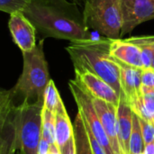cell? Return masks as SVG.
Instances as JSON below:
<instances>
[{"instance_id": "6da1fadb", "label": "cell", "mask_w": 154, "mask_h": 154, "mask_svg": "<svg viewBox=\"0 0 154 154\" xmlns=\"http://www.w3.org/2000/svg\"><path fill=\"white\" fill-rule=\"evenodd\" d=\"M22 13L33 25L39 42L55 38L75 42L95 38L73 0H30Z\"/></svg>"}, {"instance_id": "7a4b0ae2", "label": "cell", "mask_w": 154, "mask_h": 154, "mask_svg": "<svg viewBox=\"0 0 154 154\" xmlns=\"http://www.w3.org/2000/svg\"><path fill=\"white\" fill-rule=\"evenodd\" d=\"M111 39L94 38L88 41L70 42L66 47L74 70L89 71L110 85L120 96V69L110 55Z\"/></svg>"}, {"instance_id": "3957f363", "label": "cell", "mask_w": 154, "mask_h": 154, "mask_svg": "<svg viewBox=\"0 0 154 154\" xmlns=\"http://www.w3.org/2000/svg\"><path fill=\"white\" fill-rule=\"evenodd\" d=\"M23 58L22 74L12 88L15 100L22 99L21 103H43L44 92L51 80L43 52V41H40L32 51L23 52Z\"/></svg>"}, {"instance_id": "277c9868", "label": "cell", "mask_w": 154, "mask_h": 154, "mask_svg": "<svg viewBox=\"0 0 154 154\" xmlns=\"http://www.w3.org/2000/svg\"><path fill=\"white\" fill-rule=\"evenodd\" d=\"M82 13L88 29L111 40L121 39L120 0H84Z\"/></svg>"}, {"instance_id": "5b68a950", "label": "cell", "mask_w": 154, "mask_h": 154, "mask_svg": "<svg viewBox=\"0 0 154 154\" xmlns=\"http://www.w3.org/2000/svg\"><path fill=\"white\" fill-rule=\"evenodd\" d=\"M18 140L19 151L23 154H38L42 137L43 103L18 104Z\"/></svg>"}, {"instance_id": "8992f818", "label": "cell", "mask_w": 154, "mask_h": 154, "mask_svg": "<svg viewBox=\"0 0 154 154\" xmlns=\"http://www.w3.org/2000/svg\"><path fill=\"white\" fill-rule=\"evenodd\" d=\"M18 105L12 91L0 88V154L19 151Z\"/></svg>"}, {"instance_id": "52a82bcc", "label": "cell", "mask_w": 154, "mask_h": 154, "mask_svg": "<svg viewBox=\"0 0 154 154\" xmlns=\"http://www.w3.org/2000/svg\"><path fill=\"white\" fill-rule=\"evenodd\" d=\"M69 87L85 124L89 127L92 134L104 149L106 154H115L109 139L94 107L92 96L77 79H70L69 81Z\"/></svg>"}, {"instance_id": "ba28073f", "label": "cell", "mask_w": 154, "mask_h": 154, "mask_svg": "<svg viewBox=\"0 0 154 154\" xmlns=\"http://www.w3.org/2000/svg\"><path fill=\"white\" fill-rule=\"evenodd\" d=\"M122 14L121 37L139 24L154 19V0H120Z\"/></svg>"}, {"instance_id": "9c48e42d", "label": "cell", "mask_w": 154, "mask_h": 154, "mask_svg": "<svg viewBox=\"0 0 154 154\" xmlns=\"http://www.w3.org/2000/svg\"><path fill=\"white\" fill-rule=\"evenodd\" d=\"M8 27L14 43L22 52L32 51L36 47V31L22 12L10 14Z\"/></svg>"}, {"instance_id": "30bf717a", "label": "cell", "mask_w": 154, "mask_h": 154, "mask_svg": "<svg viewBox=\"0 0 154 154\" xmlns=\"http://www.w3.org/2000/svg\"><path fill=\"white\" fill-rule=\"evenodd\" d=\"M75 79H77L89 94L96 98L102 99L118 106L119 95L115 89L102 79L87 70H75Z\"/></svg>"}, {"instance_id": "8fae6325", "label": "cell", "mask_w": 154, "mask_h": 154, "mask_svg": "<svg viewBox=\"0 0 154 154\" xmlns=\"http://www.w3.org/2000/svg\"><path fill=\"white\" fill-rule=\"evenodd\" d=\"M92 102L96 109V112L99 117V120L102 124V126L109 139L114 152L115 154H122L117 136V107L112 105L111 103L93 97Z\"/></svg>"}, {"instance_id": "7c38bea8", "label": "cell", "mask_w": 154, "mask_h": 154, "mask_svg": "<svg viewBox=\"0 0 154 154\" xmlns=\"http://www.w3.org/2000/svg\"><path fill=\"white\" fill-rule=\"evenodd\" d=\"M117 119V136L122 154H130V136L133 125V109L121 91L119 96V103L116 109Z\"/></svg>"}, {"instance_id": "4fadbf2b", "label": "cell", "mask_w": 154, "mask_h": 154, "mask_svg": "<svg viewBox=\"0 0 154 154\" xmlns=\"http://www.w3.org/2000/svg\"><path fill=\"white\" fill-rule=\"evenodd\" d=\"M115 60L120 69L121 91L125 93L126 99L132 106L134 105L139 95L141 94L143 69L125 64L116 59Z\"/></svg>"}, {"instance_id": "5bb4252c", "label": "cell", "mask_w": 154, "mask_h": 154, "mask_svg": "<svg viewBox=\"0 0 154 154\" xmlns=\"http://www.w3.org/2000/svg\"><path fill=\"white\" fill-rule=\"evenodd\" d=\"M110 55L125 64L143 69L140 49L126 39L112 40L110 43Z\"/></svg>"}, {"instance_id": "9a60e30c", "label": "cell", "mask_w": 154, "mask_h": 154, "mask_svg": "<svg viewBox=\"0 0 154 154\" xmlns=\"http://www.w3.org/2000/svg\"><path fill=\"white\" fill-rule=\"evenodd\" d=\"M55 136L56 144L60 151L73 137V125L62 101L59 104L55 112Z\"/></svg>"}, {"instance_id": "2e32d148", "label": "cell", "mask_w": 154, "mask_h": 154, "mask_svg": "<svg viewBox=\"0 0 154 154\" xmlns=\"http://www.w3.org/2000/svg\"><path fill=\"white\" fill-rule=\"evenodd\" d=\"M133 111L141 118L153 122L154 120V89L143 86L141 94L136 102L131 106Z\"/></svg>"}, {"instance_id": "e0dca14e", "label": "cell", "mask_w": 154, "mask_h": 154, "mask_svg": "<svg viewBox=\"0 0 154 154\" xmlns=\"http://www.w3.org/2000/svg\"><path fill=\"white\" fill-rule=\"evenodd\" d=\"M73 135L76 145V154H93L86 127L79 112L73 123Z\"/></svg>"}, {"instance_id": "ac0fdd59", "label": "cell", "mask_w": 154, "mask_h": 154, "mask_svg": "<svg viewBox=\"0 0 154 154\" xmlns=\"http://www.w3.org/2000/svg\"><path fill=\"white\" fill-rule=\"evenodd\" d=\"M135 44L141 51L143 69L152 68L154 58V35L152 36H134L126 39Z\"/></svg>"}, {"instance_id": "d6986e66", "label": "cell", "mask_w": 154, "mask_h": 154, "mask_svg": "<svg viewBox=\"0 0 154 154\" xmlns=\"http://www.w3.org/2000/svg\"><path fill=\"white\" fill-rule=\"evenodd\" d=\"M130 154H136L143 152L144 142L143 138L142 129L139 122V116L133 111V125L130 136Z\"/></svg>"}, {"instance_id": "ffe728a7", "label": "cell", "mask_w": 154, "mask_h": 154, "mask_svg": "<svg viewBox=\"0 0 154 154\" xmlns=\"http://www.w3.org/2000/svg\"><path fill=\"white\" fill-rule=\"evenodd\" d=\"M42 138L45 139L50 145L56 144L55 136V114L43 108L42 109Z\"/></svg>"}, {"instance_id": "44dd1931", "label": "cell", "mask_w": 154, "mask_h": 154, "mask_svg": "<svg viewBox=\"0 0 154 154\" xmlns=\"http://www.w3.org/2000/svg\"><path fill=\"white\" fill-rule=\"evenodd\" d=\"M61 101L62 100L60 97L59 91L54 84V81L51 79L44 92L43 108L55 114L57 107Z\"/></svg>"}, {"instance_id": "7402d4cb", "label": "cell", "mask_w": 154, "mask_h": 154, "mask_svg": "<svg viewBox=\"0 0 154 154\" xmlns=\"http://www.w3.org/2000/svg\"><path fill=\"white\" fill-rule=\"evenodd\" d=\"M30 0H0V11L12 14L22 12Z\"/></svg>"}, {"instance_id": "603a6c76", "label": "cell", "mask_w": 154, "mask_h": 154, "mask_svg": "<svg viewBox=\"0 0 154 154\" xmlns=\"http://www.w3.org/2000/svg\"><path fill=\"white\" fill-rule=\"evenodd\" d=\"M139 122L142 129L143 138L144 142V145L150 143L154 141V124L153 122H150L139 117Z\"/></svg>"}, {"instance_id": "cb8c5ba5", "label": "cell", "mask_w": 154, "mask_h": 154, "mask_svg": "<svg viewBox=\"0 0 154 154\" xmlns=\"http://www.w3.org/2000/svg\"><path fill=\"white\" fill-rule=\"evenodd\" d=\"M83 122H84V121H83ZM84 125H85V127H86V131H87V134H88V136L89 143H90V146H91V149H92L93 154H106L104 149L102 148V146L100 145V143L97 142V138L94 136V134H92L91 130H90L89 127L85 124V122H84Z\"/></svg>"}, {"instance_id": "d4e9b609", "label": "cell", "mask_w": 154, "mask_h": 154, "mask_svg": "<svg viewBox=\"0 0 154 154\" xmlns=\"http://www.w3.org/2000/svg\"><path fill=\"white\" fill-rule=\"evenodd\" d=\"M142 85L154 89V69H143L142 71Z\"/></svg>"}, {"instance_id": "484cf974", "label": "cell", "mask_w": 154, "mask_h": 154, "mask_svg": "<svg viewBox=\"0 0 154 154\" xmlns=\"http://www.w3.org/2000/svg\"><path fill=\"white\" fill-rule=\"evenodd\" d=\"M60 152V154H76V145H75L74 135Z\"/></svg>"}, {"instance_id": "4316f807", "label": "cell", "mask_w": 154, "mask_h": 154, "mask_svg": "<svg viewBox=\"0 0 154 154\" xmlns=\"http://www.w3.org/2000/svg\"><path fill=\"white\" fill-rule=\"evenodd\" d=\"M51 149L50 143L42 137V140L39 144V149H38V154H49Z\"/></svg>"}, {"instance_id": "83f0119b", "label": "cell", "mask_w": 154, "mask_h": 154, "mask_svg": "<svg viewBox=\"0 0 154 154\" xmlns=\"http://www.w3.org/2000/svg\"><path fill=\"white\" fill-rule=\"evenodd\" d=\"M143 154H154V141L144 145Z\"/></svg>"}, {"instance_id": "f1b7e54d", "label": "cell", "mask_w": 154, "mask_h": 154, "mask_svg": "<svg viewBox=\"0 0 154 154\" xmlns=\"http://www.w3.org/2000/svg\"><path fill=\"white\" fill-rule=\"evenodd\" d=\"M49 154H60V152L57 145H51V149H50Z\"/></svg>"}, {"instance_id": "f546056e", "label": "cell", "mask_w": 154, "mask_h": 154, "mask_svg": "<svg viewBox=\"0 0 154 154\" xmlns=\"http://www.w3.org/2000/svg\"><path fill=\"white\" fill-rule=\"evenodd\" d=\"M74 2H76L79 5H82L83 4V2H84V0H73Z\"/></svg>"}, {"instance_id": "4dcf8cb0", "label": "cell", "mask_w": 154, "mask_h": 154, "mask_svg": "<svg viewBox=\"0 0 154 154\" xmlns=\"http://www.w3.org/2000/svg\"><path fill=\"white\" fill-rule=\"evenodd\" d=\"M14 154H23V152H20V151H17V152H16Z\"/></svg>"}, {"instance_id": "1f68e13d", "label": "cell", "mask_w": 154, "mask_h": 154, "mask_svg": "<svg viewBox=\"0 0 154 154\" xmlns=\"http://www.w3.org/2000/svg\"><path fill=\"white\" fill-rule=\"evenodd\" d=\"M152 68H153L154 69V58H153V60H152Z\"/></svg>"}, {"instance_id": "d6a6232c", "label": "cell", "mask_w": 154, "mask_h": 154, "mask_svg": "<svg viewBox=\"0 0 154 154\" xmlns=\"http://www.w3.org/2000/svg\"><path fill=\"white\" fill-rule=\"evenodd\" d=\"M136 154H143V152H141V153H136Z\"/></svg>"}, {"instance_id": "836d02e7", "label": "cell", "mask_w": 154, "mask_h": 154, "mask_svg": "<svg viewBox=\"0 0 154 154\" xmlns=\"http://www.w3.org/2000/svg\"><path fill=\"white\" fill-rule=\"evenodd\" d=\"M153 124H154V120H153Z\"/></svg>"}]
</instances>
